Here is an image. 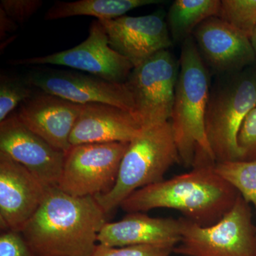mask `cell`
I'll return each mask as SVG.
<instances>
[{"label":"cell","instance_id":"cell-6","mask_svg":"<svg viewBox=\"0 0 256 256\" xmlns=\"http://www.w3.org/2000/svg\"><path fill=\"white\" fill-rule=\"evenodd\" d=\"M181 238L173 252L183 256H256L252 210L239 194L222 220L202 226L181 217Z\"/></svg>","mask_w":256,"mask_h":256},{"label":"cell","instance_id":"cell-13","mask_svg":"<svg viewBox=\"0 0 256 256\" xmlns=\"http://www.w3.org/2000/svg\"><path fill=\"white\" fill-rule=\"evenodd\" d=\"M98 21L105 28L111 47L129 60L134 68L172 45L162 12L140 16L124 15Z\"/></svg>","mask_w":256,"mask_h":256},{"label":"cell","instance_id":"cell-3","mask_svg":"<svg viewBox=\"0 0 256 256\" xmlns=\"http://www.w3.org/2000/svg\"><path fill=\"white\" fill-rule=\"evenodd\" d=\"M170 122L180 156L186 168L215 165L207 140L205 117L210 92V75L193 36L185 40Z\"/></svg>","mask_w":256,"mask_h":256},{"label":"cell","instance_id":"cell-25","mask_svg":"<svg viewBox=\"0 0 256 256\" xmlns=\"http://www.w3.org/2000/svg\"><path fill=\"white\" fill-rule=\"evenodd\" d=\"M42 0H2L0 8L18 24L26 22L42 8Z\"/></svg>","mask_w":256,"mask_h":256},{"label":"cell","instance_id":"cell-14","mask_svg":"<svg viewBox=\"0 0 256 256\" xmlns=\"http://www.w3.org/2000/svg\"><path fill=\"white\" fill-rule=\"evenodd\" d=\"M192 36L205 64L220 75L256 65L250 38L218 16L203 22Z\"/></svg>","mask_w":256,"mask_h":256},{"label":"cell","instance_id":"cell-16","mask_svg":"<svg viewBox=\"0 0 256 256\" xmlns=\"http://www.w3.org/2000/svg\"><path fill=\"white\" fill-rule=\"evenodd\" d=\"M142 130L129 111L110 104H86L72 130L70 143L72 146L88 143L130 142Z\"/></svg>","mask_w":256,"mask_h":256},{"label":"cell","instance_id":"cell-9","mask_svg":"<svg viewBox=\"0 0 256 256\" xmlns=\"http://www.w3.org/2000/svg\"><path fill=\"white\" fill-rule=\"evenodd\" d=\"M8 64L64 66L118 82H126L134 68L129 60L111 47L105 28L98 20L90 24L88 36L78 46L43 56L11 60Z\"/></svg>","mask_w":256,"mask_h":256},{"label":"cell","instance_id":"cell-5","mask_svg":"<svg viewBox=\"0 0 256 256\" xmlns=\"http://www.w3.org/2000/svg\"><path fill=\"white\" fill-rule=\"evenodd\" d=\"M220 77L210 88L205 117L207 140L216 164L240 160L239 131L256 107V65Z\"/></svg>","mask_w":256,"mask_h":256},{"label":"cell","instance_id":"cell-15","mask_svg":"<svg viewBox=\"0 0 256 256\" xmlns=\"http://www.w3.org/2000/svg\"><path fill=\"white\" fill-rule=\"evenodd\" d=\"M82 106L42 92L23 102L16 114L24 126L66 153L72 146L70 134Z\"/></svg>","mask_w":256,"mask_h":256},{"label":"cell","instance_id":"cell-22","mask_svg":"<svg viewBox=\"0 0 256 256\" xmlns=\"http://www.w3.org/2000/svg\"><path fill=\"white\" fill-rule=\"evenodd\" d=\"M32 86L26 80L9 76L0 77V122L8 118L11 112L33 94Z\"/></svg>","mask_w":256,"mask_h":256},{"label":"cell","instance_id":"cell-8","mask_svg":"<svg viewBox=\"0 0 256 256\" xmlns=\"http://www.w3.org/2000/svg\"><path fill=\"white\" fill-rule=\"evenodd\" d=\"M129 142L72 146L65 154L57 188L72 196H96L110 192Z\"/></svg>","mask_w":256,"mask_h":256},{"label":"cell","instance_id":"cell-24","mask_svg":"<svg viewBox=\"0 0 256 256\" xmlns=\"http://www.w3.org/2000/svg\"><path fill=\"white\" fill-rule=\"evenodd\" d=\"M238 146L242 161L256 160V107L246 116L238 136Z\"/></svg>","mask_w":256,"mask_h":256},{"label":"cell","instance_id":"cell-19","mask_svg":"<svg viewBox=\"0 0 256 256\" xmlns=\"http://www.w3.org/2000/svg\"><path fill=\"white\" fill-rule=\"evenodd\" d=\"M220 0H176L166 16V24L172 38L183 42L192 36L203 22L220 14Z\"/></svg>","mask_w":256,"mask_h":256},{"label":"cell","instance_id":"cell-7","mask_svg":"<svg viewBox=\"0 0 256 256\" xmlns=\"http://www.w3.org/2000/svg\"><path fill=\"white\" fill-rule=\"evenodd\" d=\"M178 66L169 50H161L133 68L126 80L134 106L133 116L142 129L171 118Z\"/></svg>","mask_w":256,"mask_h":256},{"label":"cell","instance_id":"cell-11","mask_svg":"<svg viewBox=\"0 0 256 256\" xmlns=\"http://www.w3.org/2000/svg\"><path fill=\"white\" fill-rule=\"evenodd\" d=\"M48 188L24 166L0 151L2 232L21 233L41 206Z\"/></svg>","mask_w":256,"mask_h":256},{"label":"cell","instance_id":"cell-4","mask_svg":"<svg viewBox=\"0 0 256 256\" xmlns=\"http://www.w3.org/2000/svg\"><path fill=\"white\" fill-rule=\"evenodd\" d=\"M176 163L180 164V156L170 121L142 129L129 142L114 188L94 197L108 215L133 192L163 181Z\"/></svg>","mask_w":256,"mask_h":256},{"label":"cell","instance_id":"cell-28","mask_svg":"<svg viewBox=\"0 0 256 256\" xmlns=\"http://www.w3.org/2000/svg\"><path fill=\"white\" fill-rule=\"evenodd\" d=\"M250 42H252V46L256 55V28L252 33V38H250Z\"/></svg>","mask_w":256,"mask_h":256},{"label":"cell","instance_id":"cell-10","mask_svg":"<svg viewBox=\"0 0 256 256\" xmlns=\"http://www.w3.org/2000/svg\"><path fill=\"white\" fill-rule=\"evenodd\" d=\"M25 80L42 92L74 104H110L133 114L132 96L126 82H110L79 72L52 69L30 72Z\"/></svg>","mask_w":256,"mask_h":256},{"label":"cell","instance_id":"cell-18","mask_svg":"<svg viewBox=\"0 0 256 256\" xmlns=\"http://www.w3.org/2000/svg\"><path fill=\"white\" fill-rule=\"evenodd\" d=\"M162 2L160 0H79L56 2L47 10L44 18L56 20L76 16H95L98 20H109L124 16L128 12Z\"/></svg>","mask_w":256,"mask_h":256},{"label":"cell","instance_id":"cell-12","mask_svg":"<svg viewBox=\"0 0 256 256\" xmlns=\"http://www.w3.org/2000/svg\"><path fill=\"white\" fill-rule=\"evenodd\" d=\"M0 151L28 170L47 186H57L65 152L24 126L16 114L0 122Z\"/></svg>","mask_w":256,"mask_h":256},{"label":"cell","instance_id":"cell-27","mask_svg":"<svg viewBox=\"0 0 256 256\" xmlns=\"http://www.w3.org/2000/svg\"><path fill=\"white\" fill-rule=\"evenodd\" d=\"M18 24L13 18L8 16L4 10L0 8V37L4 40L8 34L16 32L18 28Z\"/></svg>","mask_w":256,"mask_h":256},{"label":"cell","instance_id":"cell-17","mask_svg":"<svg viewBox=\"0 0 256 256\" xmlns=\"http://www.w3.org/2000/svg\"><path fill=\"white\" fill-rule=\"evenodd\" d=\"M180 238V218H152L142 212H134L118 222H108L98 236V242L108 247L156 245L174 248Z\"/></svg>","mask_w":256,"mask_h":256},{"label":"cell","instance_id":"cell-2","mask_svg":"<svg viewBox=\"0 0 256 256\" xmlns=\"http://www.w3.org/2000/svg\"><path fill=\"white\" fill-rule=\"evenodd\" d=\"M214 166H195L188 172L140 188L120 207L128 213L170 208L198 225H213L233 207L239 195L216 172Z\"/></svg>","mask_w":256,"mask_h":256},{"label":"cell","instance_id":"cell-1","mask_svg":"<svg viewBox=\"0 0 256 256\" xmlns=\"http://www.w3.org/2000/svg\"><path fill=\"white\" fill-rule=\"evenodd\" d=\"M107 216L95 197L50 186L21 234L34 256H92Z\"/></svg>","mask_w":256,"mask_h":256},{"label":"cell","instance_id":"cell-26","mask_svg":"<svg viewBox=\"0 0 256 256\" xmlns=\"http://www.w3.org/2000/svg\"><path fill=\"white\" fill-rule=\"evenodd\" d=\"M0 256H34L20 232L2 230L0 235Z\"/></svg>","mask_w":256,"mask_h":256},{"label":"cell","instance_id":"cell-21","mask_svg":"<svg viewBox=\"0 0 256 256\" xmlns=\"http://www.w3.org/2000/svg\"><path fill=\"white\" fill-rule=\"evenodd\" d=\"M218 18L250 40L256 28V0H222Z\"/></svg>","mask_w":256,"mask_h":256},{"label":"cell","instance_id":"cell-23","mask_svg":"<svg viewBox=\"0 0 256 256\" xmlns=\"http://www.w3.org/2000/svg\"><path fill=\"white\" fill-rule=\"evenodd\" d=\"M174 247L156 245H136L108 247L98 244L92 256H170Z\"/></svg>","mask_w":256,"mask_h":256},{"label":"cell","instance_id":"cell-20","mask_svg":"<svg viewBox=\"0 0 256 256\" xmlns=\"http://www.w3.org/2000/svg\"><path fill=\"white\" fill-rule=\"evenodd\" d=\"M214 170L256 210V160L216 163Z\"/></svg>","mask_w":256,"mask_h":256}]
</instances>
